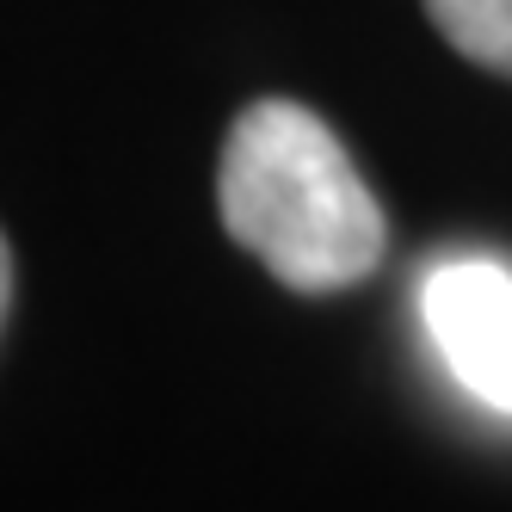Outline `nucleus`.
<instances>
[{
	"mask_svg": "<svg viewBox=\"0 0 512 512\" xmlns=\"http://www.w3.org/2000/svg\"><path fill=\"white\" fill-rule=\"evenodd\" d=\"M420 321L445 371L494 414H512V272L494 260H445L420 284Z\"/></svg>",
	"mask_w": 512,
	"mask_h": 512,
	"instance_id": "2",
	"label": "nucleus"
},
{
	"mask_svg": "<svg viewBox=\"0 0 512 512\" xmlns=\"http://www.w3.org/2000/svg\"><path fill=\"white\" fill-rule=\"evenodd\" d=\"M426 13L451 38V50L512 81V0H426Z\"/></svg>",
	"mask_w": 512,
	"mask_h": 512,
	"instance_id": "3",
	"label": "nucleus"
},
{
	"mask_svg": "<svg viewBox=\"0 0 512 512\" xmlns=\"http://www.w3.org/2000/svg\"><path fill=\"white\" fill-rule=\"evenodd\" d=\"M7 303H13V253H7V235H0V327H7Z\"/></svg>",
	"mask_w": 512,
	"mask_h": 512,
	"instance_id": "4",
	"label": "nucleus"
},
{
	"mask_svg": "<svg viewBox=\"0 0 512 512\" xmlns=\"http://www.w3.org/2000/svg\"><path fill=\"white\" fill-rule=\"evenodd\" d=\"M223 229L278 284L327 297L383 260V210L340 136L297 99H260L235 118L216 167Z\"/></svg>",
	"mask_w": 512,
	"mask_h": 512,
	"instance_id": "1",
	"label": "nucleus"
}]
</instances>
